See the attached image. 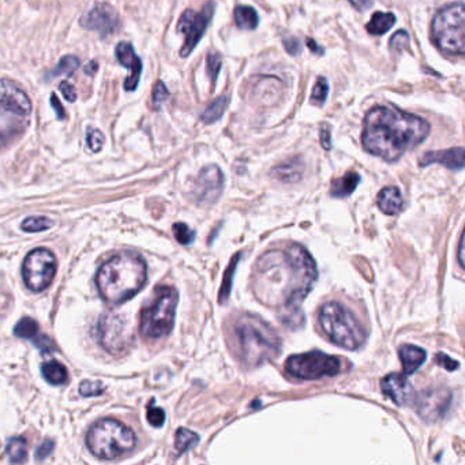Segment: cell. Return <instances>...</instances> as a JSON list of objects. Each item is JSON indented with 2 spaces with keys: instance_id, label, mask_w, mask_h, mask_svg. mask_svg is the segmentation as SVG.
Wrapping results in <instances>:
<instances>
[{
  "instance_id": "42",
  "label": "cell",
  "mask_w": 465,
  "mask_h": 465,
  "mask_svg": "<svg viewBox=\"0 0 465 465\" xmlns=\"http://www.w3.org/2000/svg\"><path fill=\"white\" fill-rule=\"evenodd\" d=\"M36 344V347L40 348L44 354H50L55 351V344L48 335H38L35 338H32Z\"/></svg>"
},
{
  "instance_id": "52",
  "label": "cell",
  "mask_w": 465,
  "mask_h": 465,
  "mask_svg": "<svg viewBox=\"0 0 465 465\" xmlns=\"http://www.w3.org/2000/svg\"><path fill=\"white\" fill-rule=\"evenodd\" d=\"M463 251H464V235H461L460 238V244H459V262H460V266L464 268V257H463Z\"/></svg>"
},
{
  "instance_id": "32",
  "label": "cell",
  "mask_w": 465,
  "mask_h": 465,
  "mask_svg": "<svg viewBox=\"0 0 465 465\" xmlns=\"http://www.w3.org/2000/svg\"><path fill=\"white\" fill-rule=\"evenodd\" d=\"M79 67V59L74 55L63 56L60 62L57 63L55 70L52 71L54 75H70L74 73L75 70Z\"/></svg>"
},
{
  "instance_id": "7",
  "label": "cell",
  "mask_w": 465,
  "mask_h": 465,
  "mask_svg": "<svg viewBox=\"0 0 465 465\" xmlns=\"http://www.w3.org/2000/svg\"><path fill=\"white\" fill-rule=\"evenodd\" d=\"M431 33L435 45L447 55L463 56L465 48L464 3L449 4L432 19Z\"/></svg>"
},
{
  "instance_id": "38",
  "label": "cell",
  "mask_w": 465,
  "mask_h": 465,
  "mask_svg": "<svg viewBox=\"0 0 465 465\" xmlns=\"http://www.w3.org/2000/svg\"><path fill=\"white\" fill-rule=\"evenodd\" d=\"M169 97V91L166 86V84L163 81H157V84L154 85V89H153V105L156 110H159Z\"/></svg>"
},
{
  "instance_id": "15",
  "label": "cell",
  "mask_w": 465,
  "mask_h": 465,
  "mask_svg": "<svg viewBox=\"0 0 465 465\" xmlns=\"http://www.w3.org/2000/svg\"><path fill=\"white\" fill-rule=\"evenodd\" d=\"M452 403V391L440 389H427L416 397V410L420 418L427 422L441 419Z\"/></svg>"
},
{
  "instance_id": "35",
  "label": "cell",
  "mask_w": 465,
  "mask_h": 465,
  "mask_svg": "<svg viewBox=\"0 0 465 465\" xmlns=\"http://www.w3.org/2000/svg\"><path fill=\"white\" fill-rule=\"evenodd\" d=\"M173 235H175V239L180 244H190V243L194 241V236H195V232L185 223H176L173 225Z\"/></svg>"
},
{
  "instance_id": "39",
  "label": "cell",
  "mask_w": 465,
  "mask_h": 465,
  "mask_svg": "<svg viewBox=\"0 0 465 465\" xmlns=\"http://www.w3.org/2000/svg\"><path fill=\"white\" fill-rule=\"evenodd\" d=\"M104 385L97 381H84L79 386V393L84 397H93V396H100L104 393Z\"/></svg>"
},
{
  "instance_id": "36",
  "label": "cell",
  "mask_w": 465,
  "mask_h": 465,
  "mask_svg": "<svg viewBox=\"0 0 465 465\" xmlns=\"http://www.w3.org/2000/svg\"><path fill=\"white\" fill-rule=\"evenodd\" d=\"M105 142V138H104V134L97 129H89L88 130V134H86V144H88V148L91 149V151L93 153H97L100 150L103 149V145Z\"/></svg>"
},
{
  "instance_id": "1",
  "label": "cell",
  "mask_w": 465,
  "mask_h": 465,
  "mask_svg": "<svg viewBox=\"0 0 465 465\" xmlns=\"http://www.w3.org/2000/svg\"><path fill=\"white\" fill-rule=\"evenodd\" d=\"M318 277L316 260L310 253L291 243L260 256L253 272L256 297L270 307L297 309L309 295Z\"/></svg>"
},
{
  "instance_id": "17",
  "label": "cell",
  "mask_w": 465,
  "mask_h": 465,
  "mask_svg": "<svg viewBox=\"0 0 465 465\" xmlns=\"http://www.w3.org/2000/svg\"><path fill=\"white\" fill-rule=\"evenodd\" d=\"M381 389L396 406H407L415 400V391L406 375L391 372L381 381Z\"/></svg>"
},
{
  "instance_id": "16",
  "label": "cell",
  "mask_w": 465,
  "mask_h": 465,
  "mask_svg": "<svg viewBox=\"0 0 465 465\" xmlns=\"http://www.w3.org/2000/svg\"><path fill=\"white\" fill-rule=\"evenodd\" d=\"M0 107L19 116H26L32 111L28 94L10 79H0Z\"/></svg>"
},
{
  "instance_id": "11",
  "label": "cell",
  "mask_w": 465,
  "mask_h": 465,
  "mask_svg": "<svg viewBox=\"0 0 465 465\" xmlns=\"http://www.w3.org/2000/svg\"><path fill=\"white\" fill-rule=\"evenodd\" d=\"M98 341L108 354L115 356L126 354L132 343L126 318L112 313L101 316L98 321Z\"/></svg>"
},
{
  "instance_id": "2",
  "label": "cell",
  "mask_w": 465,
  "mask_h": 465,
  "mask_svg": "<svg viewBox=\"0 0 465 465\" xmlns=\"http://www.w3.org/2000/svg\"><path fill=\"white\" fill-rule=\"evenodd\" d=\"M428 134L430 125L425 119L391 105H381L366 115L362 144L374 156L397 161L406 151L422 144Z\"/></svg>"
},
{
  "instance_id": "24",
  "label": "cell",
  "mask_w": 465,
  "mask_h": 465,
  "mask_svg": "<svg viewBox=\"0 0 465 465\" xmlns=\"http://www.w3.org/2000/svg\"><path fill=\"white\" fill-rule=\"evenodd\" d=\"M41 372H42V377L47 379V382H50L51 385L59 386V385H63L67 382V370L57 360L45 362L41 366Z\"/></svg>"
},
{
  "instance_id": "51",
  "label": "cell",
  "mask_w": 465,
  "mask_h": 465,
  "mask_svg": "<svg viewBox=\"0 0 465 465\" xmlns=\"http://www.w3.org/2000/svg\"><path fill=\"white\" fill-rule=\"evenodd\" d=\"M306 44H307V47L310 48V51H313L314 54H318V55H322V54H323V50L318 47V44H316L314 40L307 38V40H306Z\"/></svg>"
},
{
  "instance_id": "3",
  "label": "cell",
  "mask_w": 465,
  "mask_h": 465,
  "mask_svg": "<svg viewBox=\"0 0 465 465\" xmlns=\"http://www.w3.org/2000/svg\"><path fill=\"white\" fill-rule=\"evenodd\" d=\"M147 279L145 260L132 253H120L100 266L96 275V285L104 302L122 304L144 288Z\"/></svg>"
},
{
  "instance_id": "10",
  "label": "cell",
  "mask_w": 465,
  "mask_h": 465,
  "mask_svg": "<svg viewBox=\"0 0 465 465\" xmlns=\"http://www.w3.org/2000/svg\"><path fill=\"white\" fill-rule=\"evenodd\" d=\"M22 275L25 285L35 292L48 288L56 275V258L52 251L47 248H36L30 251L23 260Z\"/></svg>"
},
{
  "instance_id": "21",
  "label": "cell",
  "mask_w": 465,
  "mask_h": 465,
  "mask_svg": "<svg viewBox=\"0 0 465 465\" xmlns=\"http://www.w3.org/2000/svg\"><path fill=\"white\" fill-rule=\"evenodd\" d=\"M378 206L385 214H389V216L397 214L403 206V198H401L400 190L394 186L382 188L378 195Z\"/></svg>"
},
{
  "instance_id": "23",
  "label": "cell",
  "mask_w": 465,
  "mask_h": 465,
  "mask_svg": "<svg viewBox=\"0 0 465 465\" xmlns=\"http://www.w3.org/2000/svg\"><path fill=\"white\" fill-rule=\"evenodd\" d=\"M396 23V16L391 13L378 11L372 16L370 22L367 23V32L372 36H382L389 32L391 26Z\"/></svg>"
},
{
  "instance_id": "27",
  "label": "cell",
  "mask_w": 465,
  "mask_h": 465,
  "mask_svg": "<svg viewBox=\"0 0 465 465\" xmlns=\"http://www.w3.org/2000/svg\"><path fill=\"white\" fill-rule=\"evenodd\" d=\"M8 460L14 464H21L28 457V444L22 437H16L7 444Z\"/></svg>"
},
{
  "instance_id": "22",
  "label": "cell",
  "mask_w": 465,
  "mask_h": 465,
  "mask_svg": "<svg viewBox=\"0 0 465 465\" xmlns=\"http://www.w3.org/2000/svg\"><path fill=\"white\" fill-rule=\"evenodd\" d=\"M360 182V176L356 172H348L344 176L335 179L331 186V194L335 198H344L354 193Z\"/></svg>"
},
{
  "instance_id": "14",
  "label": "cell",
  "mask_w": 465,
  "mask_h": 465,
  "mask_svg": "<svg viewBox=\"0 0 465 465\" xmlns=\"http://www.w3.org/2000/svg\"><path fill=\"white\" fill-rule=\"evenodd\" d=\"M224 176L222 169L217 166L204 168L195 182L193 194L198 204L212 205L223 193Z\"/></svg>"
},
{
  "instance_id": "19",
  "label": "cell",
  "mask_w": 465,
  "mask_h": 465,
  "mask_svg": "<svg viewBox=\"0 0 465 465\" xmlns=\"http://www.w3.org/2000/svg\"><path fill=\"white\" fill-rule=\"evenodd\" d=\"M442 164L449 169H461L464 167V149L452 148L447 150H437V151H427L420 159V166L427 167L430 164Z\"/></svg>"
},
{
  "instance_id": "49",
  "label": "cell",
  "mask_w": 465,
  "mask_h": 465,
  "mask_svg": "<svg viewBox=\"0 0 465 465\" xmlns=\"http://www.w3.org/2000/svg\"><path fill=\"white\" fill-rule=\"evenodd\" d=\"M359 11H366L372 6V0H348Z\"/></svg>"
},
{
  "instance_id": "6",
  "label": "cell",
  "mask_w": 465,
  "mask_h": 465,
  "mask_svg": "<svg viewBox=\"0 0 465 465\" xmlns=\"http://www.w3.org/2000/svg\"><path fill=\"white\" fill-rule=\"evenodd\" d=\"M137 444L135 432L115 419H103L89 430L86 445L96 457L115 460L131 452Z\"/></svg>"
},
{
  "instance_id": "40",
  "label": "cell",
  "mask_w": 465,
  "mask_h": 465,
  "mask_svg": "<svg viewBox=\"0 0 465 465\" xmlns=\"http://www.w3.org/2000/svg\"><path fill=\"white\" fill-rule=\"evenodd\" d=\"M147 418L153 427H161L166 422V412L159 407H154L151 403L148 407Z\"/></svg>"
},
{
  "instance_id": "26",
  "label": "cell",
  "mask_w": 465,
  "mask_h": 465,
  "mask_svg": "<svg viewBox=\"0 0 465 465\" xmlns=\"http://www.w3.org/2000/svg\"><path fill=\"white\" fill-rule=\"evenodd\" d=\"M273 176L281 182H297L302 176V166L298 161H288L273 169Z\"/></svg>"
},
{
  "instance_id": "34",
  "label": "cell",
  "mask_w": 465,
  "mask_h": 465,
  "mask_svg": "<svg viewBox=\"0 0 465 465\" xmlns=\"http://www.w3.org/2000/svg\"><path fill=\"white\" fill-rule=\"evenodd\" d=\"M222 64H223V59L222 56L219 55L217 52H210L206 59V73L209 75L212 84H216V79L219 76V73L222 70Z\"/></svg>"
},
{
  "instance_id": "46",
  "label": "cell",
  "mask_w": 465,
  "mask_h": 465,
  "mask_svg": "<svg viewBox=\"0 0 465 465\" xmlns=\"http://www.w3.org/2000/svg\"><path fill=\"white\" fill-rule=\"evenodd\" d=\"M284 47H285L287 52L291 54V55H299L300 54V50H302L300 41H299L298 38H285L284 40Z\"/></svg>"
},
{
  "instance_id": "48",
  "label": "cell",
  "mask_w": 465,
  "mask_h": 465,
  "mask_svg": "<svg viewBox=\"0 0 465 465\" xmlns=\"http://www.w3.org/2000/svg\"><path fill=\"white\" fill-rule=\"evenodd\" d=\"M51 105H52V108L55 110L56 112V116H57V119H64L66 117V112H64V108H63V105L60 104V101H59V98L56 97V94H52L51 96Z\"/></svg>"
},
{
  "instance_id": "44",
  "label": "cell",
  "mask_w": 465,
  "mask_h": 465,
  "mask_svg": "<svg viewBox=\"0 0 465 465\" xmlns=\"http://www.w3.org/2000/svg\"><path fill=\"white\" fill-rule=\"evenodd\" d=\"M437 363H438L440 366L445 367V369L449 370V372H454V370H457V369H459V366H460V363H459V362H456V360L450 359V357H449V356L445 354L437 355Z\"/></svg>"
},
{
  "instance_id": "47",
  "label": "cell",
  "mask_w": 465,
  "mask_h": 465,
  "mask_svg": "<svg viewBox=\"0 0 465 465\" xmlns=\"http://www.w3.org/2000/svg\"><path fill=\"white\" fill-rule=\"evenodd\" d=\"M319 138H321V145L326 150L331 149V130L329 127L325 125L321 127V132H319Z\"/></svg>"
},
{
  "instance_id": "43",
  "label": "cell",
  "mask_w": 465,
  "mask_h": 465,
  "mask_svg": "<svg viewBox=\"0 0 465 465\" xmlns=\"http://www.w3.org/2000/svg\"><path fill=\"white\" fill-rule=\"evenodd\" d=\"M54 447H55V445H54V441H51V440H45V441H42L41 445L36 449V459H38V461L47 459V457L52 453Z\"/></svg>"
},
{
  "instance_id": "31",
  "label": "cell",
  "mask_w": 465,
  "mask_h": 465,
  "mask_svg": "<svg viewBox=\"0 0 465 465\" xmlns=\"http://www.w3.org/2000/svg\"><path fill=\"white\" fill-rule=\"evenodd\" d=\"M54 226V222L50 220L48 217L42 216H35V217H28L22 223V229L25 232H41L45 229H50Z\"/></svg>"
},
{
  "instance_id": "8",
  "label": "cell",
  "mask_w": 465,
  "mask_h": 465,
  "mask_svg": "<svg viewBox=\"0 0 465 465\" xmlns=\"http://www.w3.org/2000/svg\"><path fill=\"white\" fill-rule=\"evenodd\" d=\"M179 295L172 287H160L139 319V333L147 338H161L173 328Z\"/></svg>"
},
{
  "instance_id": "5",
  "label": "cell",
  "mask_w": 465,
  "mask_h": 465,
  "mask_svg": "<svg viewBox=\"0 0 465 465\" xmlns=\"http://www.w3.org/2000/svg\"><path fill=\"white\" fill-rule=\"evenodd\" d=\"M319 326L329 341L348 351L364 345L367 332L356 316L338 302L325 303L318 314Z\"/></svg>"
},
{
  "instance_id": "18",
  "label": "cell",
  "mask_w": 465,
  "mask_h": 465,
  "mask_svg": "<svg viewBox=\"0 0 465 465\" xmlns=\"http://www.w3.org/2000/svg\"><path fill=\"white\" fill-rule=\"evenodd\" d=\"M115 54H116L119 63L123 64L125 67H127L130 71V74L127 75V79L125 82V89L127 92H134L139 84L141 74H142V62L135 54L132 44L127 41L119 42L116 45Z\"/></svg>"
},
{
  "instance_id": "20",
  "label": "cell",
  "mask_w": 465,
  "mask_h": 465,
  "mask_svg": "<svg viewBox=\"0 0 465 465\" xmlns=\"http://www.w3.org/2000/svg\"><path fill=\"white\" fill-rule=\"evenodd\" d=\"M400 360L403 363V369L406 374H413L425 362H426V351L416 345H403L398 350Z\"/></svg>"
},
{
  "instance_id": "28",
  "label": "cell",
  "mask_w": 465,
  "mask_h": 465,
  "mask_svg": "<svg viewBox=\"0 0 465 465\" xmlns=\"http://www.w3.org/2000/svg\"><path fill=\"white\" fill-rule=\"evenodd\" d=\"M198 441H200V437L195 432H193L187 428H179L176 431V437H175V447L179 454H183L190 449L195 447L198 444Z\"/></svg>"
},
{
  "instance_id": "25",
  "label": "cell",
  "mask_w": 465,
  "mask_h": 465,
  "mask_svg": "<svg viewBox=\"0 0 465 465\" xmlns=\"http://www.w3.org/2000/svg\"><path fill=\"white\" fill-rule=\"evenodd\" d=\"M235 21L239 29L254 30L258 26V14L250 6H238L235 8Z\"/></svg>"
},
{
  "instance_id": "29",
  "label": "cell",
  "mask_w": 465,
  "mask_h": 465,
  "mask_svg": "<svg viewBox=\"0 0 465 465\" xmlns=\"http://www.w3.org/2000/svg\"><path fill=\"white\" fill-rule=\"evenodd\" d=\"M226 104H228V100L226 97L224 96H220L217 97L207 108H206L205 112L202 113L201 116V120L206 123V125H210L216 120H219L225 112V108H226Z\"/></svg>"
},
{
  "instance_id": "9",
  "label": "cell",
  "mask_w": 465,
  "mask_h": 465,
  "mask_svg": "<svg viewBox=\"0 0 465 465\" xmlns=\"http://www.w3.org/2000/svg\"><path fill=\"white\" fill-rule=\"evenodd\" d=\"M285 370L300 379H319L333 377L341 370V360L321 351L294 355L285 362Z\"/></svg>"
},
{
  "instance_id": "4",
  "label": "cell",
  "mask_w": 465,
  "mask_h": 465,
  "mask_svg": "<svg viewBox=\"0 0 465 465\" xmlns=\"http://www.w3.org/2000/svg\"><path fill=\"white\" fill-rule=\"evenodd\" d=\"M234 335L238 354L248 367L260 366L279 355L281 340L276 331L260 316H239L234 326Z\"/></svg>"
},
{
  "instance_id": "50",
  "label": "cell",
  "mask_w": 465,
  "mask_h": 465,
  "mask_svg": "<svg viewBox=\"0 0 465 465\" xmlns=\"http://www.w3.org/2000/svg\"><path fill=\"white\" fill-rule=\"evenodd\" d=\"M97 70H98V64H97V62H96V60H92V62L86 63V64H85V67H84V71H85V74L88 75L96 74V73H97Z\"/></svg>"
},
{
  "instance_id": "53",
  "label": "cell",
  "mask_w": 465,
  "mask_h": 465,
  "mask_svg": "<svg viewBox=\"0 0 465 465\" xmlns=\"http://www.w3.org/2000/svg\"><path fill=\"white\" fill-rule=\"evenodd\" d=\"M1 145H3V135H1V132H0V148H1Z\"/></svg>"
},
{
  "instance_id": "41",
  "label": "cell",
  "mask_w": 465,
  "mask_h": 465,
  "mask_svg": "<svg viewBox=\"0 0 465 465\" xmlns=\"http://www.w3.org/2000/svg\"><path fill=\"white\" fill-rule=\"evenodd\" d=\"M239 260V256L235 257V260H232V263L229 265L225 276H224L223 287H222V295H220V300H224V298H228L229 292H231V282H232V276L235 272V263Z\"/></svg>"
},
{
  "instance_id": "45",
  "label": "cell",
  "mask_w": 465,
  "mask_h": 465,
  "mask_svg": "<svg viewBox=\"0 0 465 465\" xmlns=\"http://www.w3.org/2000/svg\"><path fill=\"white\" fill-rule=\"evenodd\" d=\"M59 89L62 94L64 96V98L70 103H74L76 100V91H75L74 86L71 84H69L67 81H63L60 85H59Z\"/></svg>"
},
{
  "instance_id": "13",
  "label": "cell",
  "mask_w": 465,
  "mask_h": 465,
  "mask_svg": "<svg viewBox=\"0 0 465 465\" xmlns=\"http://www.w3.org/2000/svg\"><path fill=\"white\" fill-rule=\"evenodd\" d=\"M79 25L92 32H98L103 38L115 33L120 26V19L116 10L108 3H97L82 18Z\"/></svg>"
},
{
  "instance_id": "30",
  "label": "cell",
  "mask_w": 465,
  "mask_h": 465,
  "mask_svg": "<svg viewBox=\"0 0 465 465\" xmlns=\"http://www.w3.org/2000/svg\"><path fill=\"white\" fill-rule=\"evenodd\" d=\"M14 333L21 338H35L38 335V322L30 316H25L19 319L14 328Z\"/></svg>"
},
{
  "instance_id": "37",
  "label": "cell",
  "mask_w": 465,
  "mask_h": 465,
  "mask_svg": "<svg viewBox=\"0 0 465 465\" xmlns=\"http://www.w3.org/2000/svg\"><path fill=\"white\" fill-rule=\"evenodd\" d=\"M408 45H410V36L406 30H398L397 33H394L389 42V47L394 52H403L404 50L408 48Z\"/></svg>"
},
{
  "instance_id": "12",
  "label": "cell",
  "mask_w": 465,
  "mask_h": 465,
  "mask_svg": "<svg viewBox=\"0 0 465 465\" xmlns=\"http://www.w3.org/2000/svg\"><path fill=\"white\" fill-rule=\"evenodd\" d=\"M213 13H214V4L210 1L202 8L201 13H195L194 10L188 8L182 14L176 28L179 33H183L186 36L185 44L180 50L182 57L190 55L193 50L197 47V44L205 33L206 28L209 26L210 21L213 18Z\"/></svg>"
},
{
  "instance_id": "33",
  "label": "cell",
  "mask_w": 465,
  "mask_h": 465,
  "mask_svg": "<svg viewBox=\"0 0 465 465\" xmlns=\"http://www.w3.org/2000/svg\"><path fill=\"white\" fill-rule=\"evenodd\" d=\"M328 93H329V82H328L326 78L319 76L318 81H316V86L313 89V93H311V101L316 105L321 107V105L325 104Z\"/></svg>"
}]
</instances>
